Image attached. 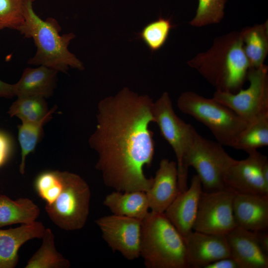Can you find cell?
Wrapping results in <instances>:
<instances>
[{
	"mask_svg": "<svg viewBox=\"0 0 268 268\" xmlns=\"http://www.w3.org/2000/svg\"><path fill=\"white\" fill-rule=\"evenodd\" d=\"M154 102L127 87L97 106V125L88 142L98 156L95 168L106 186L115 191L146 192L153 178H147L145 166L152 162L155 151L153 133Z\"/></svg>",
	"mask_w": 268,
	"mask_h": 268,
	"instance_id": "1",
	"label": "cell"
},
{
	"mask_svg": "<svg viewBox=\"0 0 268 268\" xmlns=\"http://www.w3.org/2000/svg\"><path fill=\"white\" fill-rule=\"evenodd\" d=\"M187 64L216 90L232 93L242 88L250 68L240 31L216 37L209 49Z\"/></svg>",
	"mask_w": 268,
	"mask_h": 268,
	"instance_id": "2",
	"label": "cell"
},
{
	"mask_svg": "<svg viewBox=\"0 0 268 268\" xmlns=\"http://www.w3.org/2000/svg\"><path fill=\"white\" fill-rule=\"evenodd\" d=\"M27 0L25 5V21L19 30L21 34L32 38L37 48L35 56L27 63L44 66L58 71L67 73L69 67L82 70L83 65L68 49V46L75 35L73 33L60 35L62 28L54 18L42 19L35 12L33 3Z\"/></svg>",
	"mask_w": 268,
	"mask_h": 268,
	"instance_id": "3",
	"label": "cell"
},
{
	"mask_svg": "<svg viewBox=\"0 0 268 268\" xmlns=\"http://www.w3.org/2000/svg\"><path fill=\"white\" fill-rule=\"evenodd\" d=\"M140 256L146 268H189L184 238L164 213L141 220Z\"/></svg>",
	"mask_w": 268,
	"mask_h": 268,
	"instance_id": "4",
	"label": "cell"
},
{
	"mask_svg": "<svg viewBox=\"0 0 268 268\" xmlns=\"http://www.w3.org/2000/svg\"><path fill=\"white\" fill-rule=\"evenodd\" d=\"M177 107L204 125L211 132L216 141L223 146L233 147L248 123L230 109L216 100L187 91L181 94Z\"/></svg>",
	"mask_w": 268,
	"mask_h": 268,
	"instance_id": "5",
	"label": "cell"
},
{
	"mask_svg": "<svg viewBox=\"0 0 268 268\" xmlns=\"http://www.w3.org/2000/svg\"><path fill=\"white\" fill-rule=\"evenodd\" d=\"M63 187L60 194L45 210L51 221L66 231L82 229L89 212L91 191L86 182L78 175L62 171Z\"/></svg>",
	"mask_w": 268,
	"mask_h": 268,
	"instance_id": "6",
	"label": "cell"
},
{
	"mask_svg": "<svg viewBox=\"0 0 268 268\" xmlns=\"http://www.w3.org/2000/svg\"><path fill=\"white\" fill-rule=\"evenodd\" d=\"M153 116L163 137L172 147L177 160L178 185L180 193L188 189V169L186 159L192 145L195 129L179 118L168 92L154 102Z\"/></svg>",
	"mask_w": 268,
	"mask_h": 268,
	"instance_id": "7",
	"label": "cell"
},
{
	"mask_svg": "<svg viewBox=\"0 0 268 268\" xmlns=\"http://www.w3.org/2000/svg\"><path fill=\"white\" fill-rule=\"evenodd\" d=\"M223 146L204 137L195 130L192 145L186 159V166L192 167L200 178L203 191L226 189L224 181L225 172L235 160Z\"/></svg>",
	"mask_w": 268,
	"mask_h": 268,
	"instance_id": "8",
	"label": "cell"
},
{
	"mask_svg": "<svg viewBox=\"0 0 268 268\" xmlns=\"http://www.w3.org/2000/svg\"><path fill=\"white\" fill-rule=\"evenodd\" d=\"M248 87L235 93L216 90L213 98L226 106L248 123L268 113V67L264 64L250 68Z\"/></svg>",
	"mask_w": 268,
	"mask_h": 268,
	"instance_id": "9",
	"label": "cell"
},
{
	"mask_svg": "<svg viewBox=\"0 0 268 268\" xmlns=\"http://www.w3.org/2000/svg\"><path fill=\"white\" fill-rule=\"evenodd\" d=\"M235 194L226 189L201 192L193 230L226 235L236 227L233 211Z\"/></svg>",
	"mask_w": 268,
	"mask_h": 268,
	"instance_id": "10",
	"label": "cell"
},
{
	"mask_svg": "<svg viewBox=\"0 0 268 268\" xmlns=\"http://www.w3.org/2000/svg\"><path fill=\"white\" fill-rule=\"evenodd\" d=\"M103 239L114 252L128 260L140 256L141 220L115 214L95 220Z\"/></svg>",
	"mask_w": 268,
	"mask_h": 268,
	"instance_id": "11",
	"label": "cell"
},
{
	"mask_svg": "<svg viewBox=\"0 0 268 268\" xmlns=\"http://www.w3.org/2000/svg\"><path fill=\"white\" fill-rule=\"evenodd\" d=\"M241 160H235L226 170L224 181L227 189L234 194L268 195L262 169L267 157L258 150Z\"/></svg>",
	"mask_w": 268,
	"mask_h": 268,
	"instance_id": "12",
	"label": "cell"
},
{
	"mask_svg": "<svg viewBox=\"0 0 268 268\" xmlns=\"http://www.w3.org/2000/svg\"><path fill=\"white\" fill-rule=\"evenodd\" d=\"M189 268H205L221 259L230 257L225 235L191 231L184 238Z\"/></svg>",
	"mask_w": 268,
	"mask_h": 268,
	"instance_id": "13",
	"label": "cell"
},
{
	"mask_svg": "<svg viewBox=\"0 0 268 268\" xmlns=\"http://www.w3.org/2000/svg\"><path fill=\"white\" fill-rule=\"evenodd\" d=\"M202 191L200 178L194 175L190 187L180 193L163 213L183 238L193 230Z\"/></svg>",
	"mask_w": 268,
	"mask_h": 268,
	"instance_id": "14",
	"label": "cell"
},
{
	"mask_svg": "<svg viewBox=\"0 0 268 268\" xmlns=\"http://www.w3.org/2000/svg\"><path fill=\"white\" fill-rule=\"evenodd\" d=\"M225 236L230 257L239 268H268V255L261 249L256 231L236 226Z\"/></svg>",
	"mask_w": 268,
	"mask_h": 268,
	"instance_id": "15",
	"label": "cell"
},
{
	"mask_svg": "<svg viewBox=\"0 0 268 268\" xmlns=\"http://www.w3.org/2000/svg\"><path fill=\"white\" fill-rule=\"evenodd\" d=\"M145 193L151 211L163 213L180 193L176 162L166 158L160 161L152 185Z\"/></svg>",
	"mask_w": 268,
	"mask_h": 268,
	"instance_id": "16",
	"label": "cell"
},
{
	"mask_svg": "<svg viewBox=\"0 0 268 268\" xmlns=\"http://www.w3.org/2000/svg\"><path fill=\"white\" fill-rule=\"evenodd\" d=\"M233 211L236 226L252 231L268 228V195L235 194Z\"/></svg>",
	"mask_w": 268,
	"mask_h": 268,
	"instance_id": "17",
	"label": "cell"
},
{
	"mask_svg": "<svg viewBox=\"0 0 268 268\" xmlns=\"http://www.w3.org/2000/svg\"><path fill=\"white\" fill-rule=\"evenodd\" d=\"M45 227L35 221L8 229L0 228V268H14L18 263V251L29 240L42 239Z\"/></svg>",
	"mask_w": 268,
	"mask_h": 268,
	"instance_id": "18",
	"label": "cell"
},
{
	"mask_svg": "<svg viewBox=\"0 0 268 268\" xmlns=\"http://www.w3.org/2000/svg\"><path fill=\"white\" fill-rule=\"evenodd\" d=\"M58 72L42 65L25 68L20 79L14 84L15 96L51 97L57 86Z\"/></svg>",
	"mask_w": 268,
	"mask_h": 268,
	"instance_id": "19",
	"label": "cell"
},
{
	"mask_svg": "<svg viewBox=\"0 0 268 268\" xmlns=\"http://www.w3.org/2000/svg\"><path fill=\"white\" fill-rule=\"evenodd\" d=\"M103 203L113 214L141 220L149 212L146 193L140 191H115L106 196Z\"/></svg>",
	"mask_w": 268,
	"mask_h": 268,
	"instance_id": "20",
	"label": "cell"
},
{
	"mask_svg": "<svg viewBox=\"0 0 268 268\" xmlns=\"http://www.w3.org/2000/svg\"><path fill=\"white\" fill-rule=\"evenodd\" d=\"M40 212L38 206L28 198L13 201L5 195H0V228L13 224L32 223Z\"/></svg>",
	"mask_w": 268,
	"mask_h": 268,
	"instance_id": "21",
	"label": "cell"
},
{
	"mask_svg": "<svg viewBox=\"0 0 268 268\" xmlns=\"http://www.w3.org/2000/svg\"><path fill=\"white\" fill-rule=\"evenodd\" d=\"M240 32L250 68L263 65L268 53V21L246 27Z\"/></svg>",
	"mask_w": 268,
	"mask_h": 268,
	"instance_id": "22",
	"label": "cell"
},
{
	"mask_svg": "<svg viewBox=\"0 0 268 268\" xmlns=\"http://www.w3.org/2000/svg\"><path fill=\"white\" fill-rule=\"evenodd\" d=\"M42 243L25 265V268H68L70 262L56 249L55 235L50 228H45Z\"/></svg>",
	"mask_w": 268,
	"mask_h": 268,
	"instance_id": "23",
	"label": "cell"
},
{
	"mask_svg": "<svg viewBox=\"0 0 268 268\" xmlns=\"http://www.w3.org/2000/svg\"><path fill=\"white\" fill-rule=\"evenodd\" d=\"M268 145V113H266L248 123L238 136L233 148L249 154Z\"/></svg>",
	"mask_w": 268,
	"mask_h": 268,
	"instance_id": "24",
	"label": "cell"
},
{
	"mask_svg": "<svg viewBox=\"0 0 268 268\" xmlns=\"http://www.w3.org/2000/svg\"><path fill=\"white\" fill-rule=\"evenodd\" d=\"M57 106L50 110L48 114L42 120L34 123H22L18 125V138L21 148V162L19 172L23 175L25 173V161L27 156L33 152L41 141L44 135L43 126L52 118V114Z\"/></svg>",
	"mask_w": 268,
	"mask_h": 268,
	"instance_id": "25",
	"label": "cell"
},
{
	"mask_svg": "<svg viewBox=\"0 0 268 268\" xmlns=\"http://www.w3.org/2000/svg\"><path fill=\"white\" fill-rule=\"evenodd\" d=\"M46 98L41 96L17 97L8 111L10 117L15 116L22 123H34L42 120L48 114Z\"/></svg>",
	"mask_w": 268,
	"mask_h": 268,
	"instance_id": "26",
	"label": "cell"
},
{
	"mask_svg": "<svg viewBox=\"0 0 268 268\" xmlns=\"http://www.w3.org/2000/svg\"><path fill=\"white\" fill-rule=\"evenodd\" d=\"M174 26L170 18L161 16L146 25L136 34V38L141 40L153 53L165 45Z\"/></svg>",
	"mask_w": 268,
	"mask_h": 268,
	"instance_id": "27",
	"label": "cell"
},
{
	"mask_svg": "<svg viewBox=\"0 0 268 268\" xmlns=\"http://www.w3.org/2000/svg\"><path fill=\"white\" fill-rule=\"evenodd\" d=\"M63 187L62 171H46L39 174L34 181V188L39 196L51 204L60 194Z\"/></svg>",
	"mask_w": 268,
	"mask_h": 268,
	"instance_id": "28",
	"label": "cell"
},
{
	"mask_svg": "<svg viewBox=\"0 0 268 268\" xmlns=\"http://www.w3.org/2000/svg\"><path fill=\"white\" fill-rule=\"evenodd\" d=\"M227 0H199L196 13L190 24L200 27L219 23L223 18Z\"/></svg>",
	"mask_w": 268,
	"mask_h": 268,
	"instance_id": "29",
	"label": "cell"
},
{
	"mask_svg": "<svg viewBox=\"0 0 268 268\" xmlns=\"http://www.w3.org/2000/svg\"><path fill=\"white\" fill-rule=\"evenodd\" d=\"M27 0H0V25L19 31L24 22V10Z\"/></svg>",
	"mask_w": 268,
	"mask_h": 268,
	"instance_id": "30",
	"label": "cell"
},
{
	"mask_svg": "<svg viewBox=\"0 0 268 268\" xmlns=\"http://www.w3.org/2000/svg\"><path fill=\"white\" fill-rule=\"evenodd\" d=\"M13 147L11 137L6 133L0 131V167L9 158Z\"/></svg>",
	"mask_w": 268,
	"mask_h": 268,
	"instance_id": "31",
	"label": "cell"
},
{
	"mask_svg": "<svg viewBox=\"0 0 268 268\" xmlns=\"http://www.w3.org/2000/svg\"><path fill=\"white\" fill-rule=\"evenodd\" d=\"M205 268H239L237 263L231 257L217 260L207 265Z\"/></svg>",
	"mask_w": 268,
	"mask_h": 268,
	"instance_id": "32",
	"label": "cell"
},
{
	"mask_svg": "<svg viewBox=\"0 0 268 268\" xmlns=\"http://www.w3.org/2000/svg\"><path fill=\"white\" fill-rule=\"evenodd\" d=\"M14 96V84L0 80V97L11 98Z\"/></svg>",
	"mask_w": 268,
	"mask_h": 268,
	"instance_id": "33",
	"label": "cell"
},
{
	"mask_svg": "<svg viewBox=\"0 0 268 268\" xmlns=\"http://www.w3.org/2000/svg\"><path fill=\"white\" fill-rule=\"evenodd\" d=\"M258 241L262 250L268 255V233L266 231H256Z\"/></svg>",
	"mask_w": 268,
	"mask_h": 268,
	"instance_id": "34",
	"label": "cell"
},
{
	"mask_svg": "<svg viewBox=\"0 0 268 268\" xmlns=\"http://www.w3.org/2000/svg\"><path fill=\"white\" fill-rule=\"evenodd\" d=\"M262 173L265 185L268 187V160L263 164Z\"/></svg>",
	"mask_w": 268,
	"mask_h": 268,
	"instance_id": "35",
	"label": "cell"
},
{
	"mask_svg": "<svg viewBox=\"0 0 268 268\" xmlns=\"http://www.w3.org/2000/svg\"><path fill=\"white\" fill-rule=\"evenodd\" d=\"M3 29H4V28L0 25V30Z\"/></svg>",
	"mask_w": 268,
	"mask_h": 268,
	"instance_id": "36",
	"label": "cell"
}]
</instances>
